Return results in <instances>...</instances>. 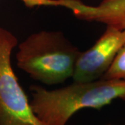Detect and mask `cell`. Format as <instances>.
I'll return each mask as SVG.
<instances>
[{
    "label": "cell",
    "mask_w": 125,
    "mask_h": 125,
    "mask_svg": "<svg viewBox=\"0 0 125 125\" xmlns=\"http://www.w3.org/2000/svg\"><path fill=\"white\" fill-rule=\"evenodd\" d=\"M31 90V106L45 125H66L79 110L100 109L117 99L125 100V80L116 79L74 82L52 90L33 85Z\"/></svg>",
    "instance_id": "cell-1"
},
{
    "label": "cell",
    "mask_w": 125,
    "mask_h": 125,
    "mask_svg": "<svg viewBox=\"0 0 125 125\" xmlns=\"http://www.w3.org/2000/svg\"><path fill=\"white\" fill-rule=\"evenodd\" d=\"M18 48V67L33 80L49 85L72 77L81 52L62 32L55 31L32 33Z\"/></svg>",
    "instance_id": "cell-2"
},
{
    "label": "cell",
    "mask_w": 125,
    "mask_h": 125,
    "mask_svg": "<svg viewBox=\"0 0 125 125\" xmlns=\"http://www.w3.org/2000/svg\"><path fill=\"white\" fill-rule=\"evenodd\" d=\"M18 39L0 26V125H45L38 118L11 65Z\"/></svg>",
    "instance_id": "cell-3"
},
{
    "label": "cell",
    "mask_w": 125,
    "mask_h": 125,
    "mask_svg": "<svg viewBox=\"0 0 125 125\" xmlns=\"http://www.w3.org/2000/svg\"><path fill=\"white\" fill-rule=\"evenodd\" d=\"M125 45V29L107 26L90 49L81 52L72 76L74 82H89L101 79Z\"/></svg>",
    "instance_id": "cell-4"
},
{
    "label": "cell",
    "mask_w": 125,
    "mask_h": 125,
    "mask_svg": "<svg viewBox=\"0 0 125 125\" xmlns=\"http://www.w3.org/2000/svg\"><path fill=\"white\" fill-rule=\"evenodd\" d=\"M48 6H61L72 10L78 19L125 29V0H102L97 6L80 0H47Z\"/></svg>",
    "instance_id": "cell-5"
},
{
    "label": "cell",
    "mask_w": 125,
    "mask_h": 125,
    "mask_svg": "<svg viewBox=\"0 0 125 125\" xmlns=\"http://www.w3.org/2000/svg\"><path fill=\"white\" fill-rule=\"evenodd\" d=\"M102 78L125 80V45L119 51L111 67Z\"/></svg>",
    "instance_id": "cell-6"
},
{
    "label": "cell",
    "mask_w": 125,
    "mask_h": 125,
    "mask_svg": "<svg viewBox=\"0 0 125 125\" xmlns=\"http://www.w3.org/2000/svg\"></svg>",
    "instance_id": "cell-7"
}]
</instances>
